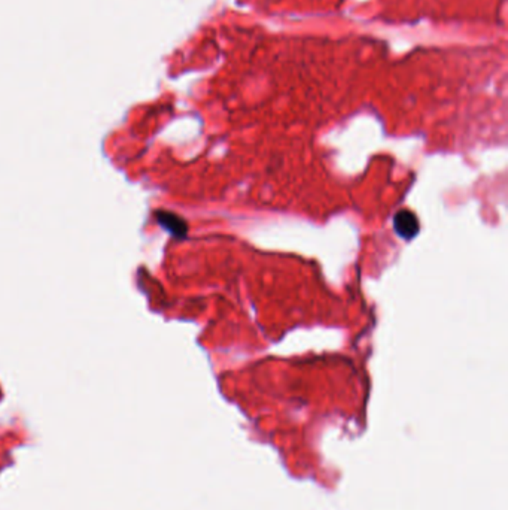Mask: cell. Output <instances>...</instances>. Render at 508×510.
<instances>
[{
  "label": "cell",
  "instance_id": "obj_1",
  "mask_svg": "<svg viewBox=\"0 0 508 510\" xmlns=\"http://www.w3.org/2000/svg\"><path fill=\"white\" fill-rule=\"evenodd\" d=\"M394 229L396 231V235L403 237L404 240H410L417 236L419 233V221H417V217L408 209H401L395 213L394 217Z\"/></svg>",
  "mask_w": 508,
  "mask_h": 510
}]
</instances>
